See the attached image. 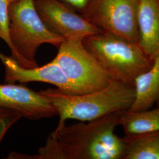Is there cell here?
Listing matches in <instances>:
<instances>
[{
	"mask_svg": "<svg viewBox=\"0 0 159 159\" xmlns=\"http://www.w3.org/2000/svg\"><path fill=\"white\" fill-rule=\"evenodd\" d=\"M123 137L125 144L124 159H159V131Z\"/></svg>",
	"mask_w": 159,
	"mask_h": 159,
	"instance_id": "cell-13",
	"label": "cell"
},
{
	"mask_svg": "<svg viewBox=\"0 0 159 159\" xmlns=\"http://www.w3.org/2000/svg\"><path fill=\"white\" fill-rule=\"evenodd\" d=\"M140 0H90L80 11L103 32L138 43L137 16Z\"/></svg>",
	"mask_w": 159,
	"mask_h": 159,
	"instance_id": "cell-6",
	"label": "cell"
},
{
	"mask_svg": "<svg viewBox=\"0 0 159 159\" xmlns=\"http://www.w3.org/2000/svg\"><path fill=\"white\" fill-rule=\"evenodd\" d=\"M120 125L125 135L159 131V106L137 111H123Z\"/></svg>",
	"mask_w": 159,
	"mask_h": 159,
	"instance_id": "cell-12",
	"label": "cell"
},
{
	"mask_svg": "<svg viewBox=\"0 0 159 159\" xmlns=\"http://www.w3.org/2000/svg\"><path fill=\"white\" fill-rule=\"evenodd\" d=\"M40 93L56 108L59 121L67 120L89 121L117 111L129 110L134 100L133 84L111 80L102 89L83 94H70L58 89L50 88Z\"/></svg>",
	"mask_w": 159,
	"mask_h": 159,
	"instance_id": "cell-2",
	"label": "cell"
},
{
	"mask_svg": "<svg viewBox=\"0 0 159 159\" xmlns=\"http://www.w3.org/2000/svg\"><path fill=\"white\" fill-rule=\"evenodd\" d=\"M68 6L72 7L81 11L90 0H60Z\"/></svg>",
	"mask_w": 159,
	"mask_h": 159,
	"instance_id": "cell-16",
	"label": "cell"
},
{
	"mask_svg": "<svg viewBox=\"0 0 159 159\" xmlns=\"http://www.w3.org/2000/svg\"><path fill=\"white\" fill-rule=\"evenodd\" d=\"M22 117L17 110L0 106V143L8 130Z\"/></svg>",
	"mask_w": 159,
	"mask_h": 159,
	"instance_id": "cell-15",
	"label": "cell"
},
{
	"mask_svg": "<svg viewBox=\"0 0 159 159\" xmlns=\"http://www.w3.org/2000/svg\"><path fill=\"white\" fill-rule=\"evenodd\" d=\"M0 61L4 67L5 83H45L55 85L66 93L74 94L70 81L54 59L43 66L28 68L20 66L13 57L0 51Z\"/></svg>",
	"mask_w": 159,
	"mask_h": 159,
	"instance_id": "cell-9",
	"label": "cell"
},
{
	"mask_svg": "<svg viewBox=\"0 0 159 159\" xmlns=\"http://www.w3.org/2000/svg\"><path fill=\"white\" fill-rule=\"evenodd\" d=\"M138 44L148 57H159V0H140L137 16Z\"/></svg>",
	"mask_w": 159,
	"mask_h": 159,
	"instance_id": "cell-10",
	"label": "cell"
},
{
	"mask_svg": "<svg viewBox=\"0 0 159 159\" xmlns=\"http://www.w3.org/2000/svg\"><path fill=\"white\" fill-rule=\"evenodd\" d=\"M10 36L12 44L29 68L38 67L35 60L40 46L58 48L65 41L49 29L36 10L34 0H18L8 9Z\"/></svg>",
	"mask_w": 159,
	"mask_h": 159,
	"instance_id": "cell-4",
	"label": "cell"
},
{
	"mask_svg": "<svg viewBox=\"0 0 159 159\" xmlns=\"http://www.w3.org/2000/svg\"><path fill=\"white\" fill-rule=\"evenodd\" d=\"M83 44L111 80L133 84L153 62L138 43L105 32L85 37Z\"/></svg>",
	"mask_w": 159,
	"mask_h": 159,
	"instance_id": "cell-3",
	"label": "cell"
},
{
	"mask_svg": "<svg viewBox=\"0 0 159 159\" xmlns=\"http://www.w3.org/2000/svg\"><path fill=\"white\" fill-rule=\"evenodd\" d=\"M18 0H0V39L3 40L9 47L11 57H13L19 64L24 67H29L27 64L17 53L12 44L10 36L8 9L12 4Z\"/></svg>",
	"mask_w": 159,
	"mask_h": 159,
	"instance_id": "cell-14",
	"label": "cell"
},
{
	"mask_svg": "<svg viewBox=\"0 0 159 159\" xmlns=\"http://www.w3.org/2000/svg\"><path fill=\"white\" fill-rule=\"evenodd\" d=\"M122 111L109 114L89 121L57 126L46 144L27 159H124V137L116 129L120 125Z\"/></svg>",
	"mask_w": 159,
	"mask_h": 159,
	"instance_id": "cell-1",
	"label": "cell"
},
{
	"mask_svg": "<svg viewBox=\"0 0 159 159\" xmlns=\"http://www.w3.org/2000/svg\"><path fill=\"white\" fill-rule=\"evenodd\" d=\"M0 106L17 110L23 117L31 120L51 118L57 116L49 100L39 92L24 85L0 84Z\"/></svg>",
	"mask_w": 159,
	"mask_h": 159,
	"instance_id": "cell-8",
	"label": "cell"
},
{
	"mask_svg": "<svg viewBox=\"0 0 159 159\" xmlns=\"http://www.w3.org/2000/svg\"><path fill=\"white\" fill-rule=\"evenodd\" d=\"M35 7L46 25L66 41H82L103 32L60 0H34Z\"/></svg>",
	"mask_w": 159,
	"mask_h": 159,
	"instance_id": "cell-7",
	"label": "cell"
},
{
	"mask_svg": "<svg viewBox=\"0 0 159 159\" xmlns=\"http://www.w3.org/2000/svg\"><path fill=\"white\" fill-rule=\"evenodd\" d=\"M134 100L130 111H137L159 106V57L153 60L152 66L133 81Z\"/></svg>",
	"mask_w": 159,
	"mask_h": 159,
	"instance_id": "cell-11",
	"label": "cell"
},
{
	"mask_svg": "<svg viewBox=\"0 0 159 159\" xmlns=\"http://www.w3.org/2000/svg\"><path fill=\"white\" fill-rule=\"evenodd\" d=\"M58 49L54 59L70 81L74 94L100 90L111 80L82 41L65 40Z\"/></svg>",
	"mask_w": 159,
	"mask_h": 159,
	"instance_id": "cell-5",
	"label": "cell"
}]
</instances>
